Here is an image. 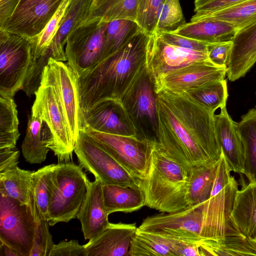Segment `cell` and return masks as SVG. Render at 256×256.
<instances>
[{"mask_svg": "<svg viewBox=\"0 0 256 256\" xmlns=\"http://www.w3.org/2000/svg\"><path fill=\"white\" fill-rule=\"evenodd\" d=\"M158 118L156 142L172 159L190 170L216 164L222 153L214 112L187 92H156Z\"/></svg>", "mask_w": 256, "mask_h": 256, "instance_id": "6da1fadb", "label": "cell"}, {"mask_svg": "<svg viewBox=\"0 0 256 256\" xmlns=\"http://www.w3.org/2000/svg\"><path fill=\"white\" fill-rule=\"evenodd\" d=\"M150 36L140 30L116 51L78 76L82 112L106 99L121 100L146 70Z\"/></svg>", "mask_w": 256, "mask_h": 256, "instance_id": "7a4b0ae2", "label": "cell"}, {"mask_svg": "<svg viewBox=\"0 0 256 256\" xmlns=\"http://www.w3.org/2000/svg\"><path fill=\"white\" fill-rule=\"evenodd\" d=\"M190 170L168 156L153 142L146 177L138 179L145 206L161 212H174L190 206L188 198Z\"/></svg>", "mask_w": 256, "mask_h": 256, "instance_id": "3957f363", "label": "cell"}, {"mask_svg": "<svg viewBox=\"0 0 256 256\" xmlns=\"http://www.w3.org/2000/svg\"><path fill=\"white\" fill-rule=\"evenodd\" d=\"M88 180L80 165L71 162L55 164L47 218L50 226L68 222L76 218L87 192Z\"/></svg>", "mask_w": 256, "mask_h": 256, "instance_id": "277c9868", "label": "cell"}, {"mask_svg": "<svg viewBox=\"0 0 256 256\" xmlns=\"http://www.w3.org/2000/svg\"><path fill=\"white\" fill-rule=\"evenodd\" d=\"M222 153L212 190L204 203L201 239L218 240L224 238L238 190V184Z\"/></svg>", "mask_w": 256, "mask_h": 256, "instance_id": "5b68a950", "label": "cell"}, {"mask_svg": "<svg viewBox=\"0 0 256 256\" xmlns=\"http://www.w3.org/2000/svg\"><path fill=\"white\" fill-rule=\"evenodd\" d=\"M34 95L31 114L44 121L49 127L52 136L50 149L58 162H70L75 144L60 100L44 68L40 86Z\"/></svg>", "mask_w": 256, "mask_h": 256, "instance_id": "8992f818", "label": "cell"}, {"mask_svg": "<svg viewBox=\"0 0 256 256\" xmlns=\"http://www.w3.org/2000/svg\"><path fill=\"white\" fill-rule=\"evenodd\" d=\"M34 56L30 39L0 29V96L22 90Z\"/></svg>", "mask_w": 256, "mask_h": 256, "instance_id": "52a82bcc", "label": "cell"}, {"mask_svg": "<svg viewBox=\"0 0 256 256\" xmlns=\"http://www.w3.org/2000/svg\"><path fill=\"white\" fill-rule=\"evenodd\" d=\"M107 22L90 18L68 36L65 54L68 64L78 76L104 58Z\"/></svg>", "mask_w": 256, "mask_h": 256, "instance_id": "ba28073f", "label": "cell"}, {"mask_svg": "<svg viewBox=\"0 0 256 256\" xmlns=\"http://www.w3.org/2000/svg\"><path fill=\"white\" fill-rule=\"evenodd\" d=\"M74 152L80 166L92 174L102 184L138 186V179L82 129L79 132Z\"/></svg>", "mask_w": 256, "mask_h": 256, "instance_id": "9c48e42d", "label": "cell"}, {"mask_svg": "<svg viewBox=\"0 0 256 256\" xmlns=\"http://www.w3.org/2000/svg\"><path fill=\"white\" fill-rule=\"evenodd\" d=\"M38 222L29 204L0 192V242L19 256H30Z\"/></svg>", "mask_w": 256, "mask_h": 256, "instance_id": "30bf717a", "label": "cell"}, {"mask_svg": "<svg viewBox=\"0 0 256 256\" xmlns=\"http://www.w3.org/2000/svg\"><path fill=\"white\" fill-rule=\"evenodd\" d=\"M121 100L136 128L137 136L156 141L158 118L154 84L146 69Z\"/></svg>", "mask_w": 256, "mask_h": 256, "instance_id": "8fae6325", "label": "cell"}, {"mask_svg": "<svg viewBox=\"0 0 256 256\" xmlns=\"http://www.w3.org/2000/svg\"><path fill=\"white\" fill-rule=\"evenodd\" d=\"M203 206L204 203L148 216L137 228L168 240L196 243L201 239Z\"/></svg>", "mask_w": 256, "mask_h": 256, "instance_id": "7c38bea8", "label": "cell"}, {"mask_svg": "<svg viewBox=\"0 0 256 256\" xmlns=\"http://www.w3.org/2000/svg\"><path fill=\"white\" fill-rule=\"evenodd\" d=\"M82 130L97 141L134 178L142 180L146 177L154 141L137 136L112 134L87 128Z\"/></svg>", "mask_w": 256, "mask_h": 256, "instance_id": "4fadbf2b", "label": "cell"}, {"mask_svg": "<svg viewBox=\"0 0 256 256\" xmlns=\"http://www.w3.org/2000/svg\"><path fill=\"white\" fill-rule=\"evenodd\" d=\"M62 104L74 144L82 128V111L80 107L78 76L64 62L50 58L44 68Z\"/></svg>", "mask_w": 256, "mask_h": 256, "instance_id": "5bb4252c", "label": "cell"}, {"mask_svg": "<svg viewBox=\"0 0 256 256\" xmlns=\"http://www.w3.org/2000/svg\"><path fill=\"white\" fill-rule=\"evenodd\" d=\"M207 52L193 50L169 44L156 34L150 36L146 69L154 82L172 70L197 61L208 60Z\"/></svg>", "mask_w": 256, "mask_h": 256, "instance_id": "9a60e30c", "label": "cell"}, {"mask_svg": "<svg viewBox=\"0 0 256 256\" xmlns=\"http://www.w3.org/2000/svg\"><path fill=\"white\" fill-rule=\"evenodd\" d=\"M64 0H19L0 29L32 39L38 36Z\"/></svg>", "mask_w": 256, "mask_h": 256, "instance_id": "2e32d148", "label": "cell"}, {"mask_svg": "<svg viewBox=\"0 0 256 256\" xmlns=\"http://www.w3.org/2000/svg\"><path fill=\"white\" fill-rule=\"evenodd\" d=\"M226 68L209 60L197 61L170 72L154 82L155 92L162 89L182 93L208 82L224 80Z\"/></svg>", "mask_w": 256, "mask_h": 256, "instance_id": "e0dca14e", "label": "cell"}, {"mask_svg": "<svg viewBox=\"0 0 256 256\" xmlns=\"http://www.w3.org/2000/svg\"><path fill=\"white\" fill-rule=\"evenodd\" d=\"M82 112V129L87 128L124 136H137L134 124L120 100H103Z\"/></svg>", "mask_w": 256, "mask_h": 256, "instance_id": "ac0fdd59", "label": "cell"}, {"mask_svg": "<svg viewBox=\"0 0 256 256\" xmlns=\"http://www.w3.org/2000/svg\"><path fill=\"white\" fill-rule=\"evenodd\" d=\"M135 224L110 222L97 236L84 245L88 256H130Z\"/></svg>", "mask_w": 256, "mask_h": 256, "instance_id": "d6986e66", "label": "cell"}, {"mask_svg": "<svg viewBox=\"0 0 256 256\" xmlns=\"http://www.w3.org/2000/svg\"><path fill=\"white\" fill-rule=\"evenodd\" d=\"M108 215L104 204L102 183L96 178L93 182L88 180L87 192L76 216L85 240L96 238L106 228L110 223Z\"/></svg>", "mask_w": 256, "mask_h": 256, "instance_id": "ffe728a7", "label": "cell"}, {"mask_svg": "<svg viewBox=\"0 0 256 256\" xmlns=\"http://www.w3.org/2000/svg\"><path fill=\"white\" fill-rule=\"evenodd\" d=\"M214 116L218 139L232 171L244 174L245 152L238 123L228 114L226 106Z\"/></svg>", "mask_w": 256, "mask_h": 256, "instance_id": "44dd1931", "label": "cell"}, {"mask_svg": "<svg viewBox=\"0 0 256 256\" xmlns=\"http://www.w3.org/2000/svg\"><path fill=\"white\" fill-rule=\"evenodd\" d=\"M256 62V21L238 32L226 66L230 81L243 76Z\"/></svg>", "mask_w": 256, "mask_h": 256, "instance_id": "7402d4cb", "label": "cell"}, {"mask_svg": "<svg viewBox=\"0 0 256 256\" xmlns=\"http://www.w3.org/2000/svg\"><path fill=\"white\" fill-rule=\"evenodd\" d=\"M94 0H70L60 26L50 44L46 49L52 58L67 60L64 46L68 36L90 18Z\"/></svg>", "mask_w": 256, "mask_h": 256, "instance_id": "603a6c76", "label": "cell"}, {"mask_svg": "<svg viewBox=\"0 0 256 256\" xmlns=\"http://www.w3.org/2000/svg\"><path fill=\"white\" fill-rule=\"evenodd\" d=\"M198 244L201 256H256V241L241 233L232 219L224 238L200 239Z\"/></svg>", "mask_w": 256, "mask_h": 256, "instance_id": "cb8c5ba5", "label": "cell"}, {"mask_svg": "<svg viewBox=\"0 0 256 256\" xmlns=\"http://www.w3.org/2000/svg\"><path fill=\"white\" fill-rule=\"evenodd\" d=\"M238 32L228 22L206 18L186 23L173 33L209 44L232 41Z\"/></svg>", "mask_w": 256, "mask_h": 256, "instance_id": "d4e9b609", "label": "cell"}, {"mask_svg": "<svg viewBox=\"0 0 256 256\" xmlns=\"http://www.w3.org/2000/svg\"><path fill=\"white\" fill-rule=\"evenodd\" d=\"M52 136L48 124L38 118L30 116L22 150L26 162L38 164L44 162L50 150Z\"/></svg>", "mask_w": 256, "mask_h": 256, "instance_id": "484cf974", "label": "cell"}, {"mask_svg": "<svg viewBox=\"0 0 256 256\" xmlns=\"http://www.w3.org/2000/svg\"><path fill=\"white\" fill-rule=\"evenodd\" d=\"M230 218L241 233L256 241V183L238 190Z\"/></svg>", "mask_w": 256, "mask_h": 256, "instance_id": "4316f807", "label": "cell"}, {"mask_svg": "<svg viewBox=\"0 0 256 256\" xmlns=\"http://www.w3.org/2000/svg\"><path fill=\"white\" fill-rule=\"evenodd\" d=\"M102 191L104 204L109 214L117 212H131L145 206L144 196L139 186L102 184Z\"/></svg>", "mask_w": 256, "mask_h": 256, "instance_id": "83f0119b", "label": "cell"}, {"mask_svg": "<svg viewBox=\"0 0 256 256\" xmlns=\"http://www.w3.org/2000/svg\"><path fill=\"white\" fill-rule=\"evenodd\" d=\"M55 164L45 166L33 174L30 204L36 220H47L50 201L52 175Z\"/></svg>", "mask_w": 256, "mask_h": 256, "instance_id": "f1b7e54d", "label": "cell"}, {"mask_svg": "<svg viewBox=\"0 0 256 256\" xmlns=\"http://www.w3.org/2000/svg\"><path fill=\"white\" fill-rule=\"evenodd\" d=\"M237 128L245 152L244 174L250 183H256V108L242 116Z\"/></svg>", "mask_w": 256, "mask_h": 256, "instance_id": "f546056e", "label": "cell"}, {"mask_svg": "<svg viewBox=\"0 0 256 256\" xmlns=\"http://www.w3.org/2000/svg\"><path fill=\"white\" fill-rule=\"evenodd\" d=\"M34 171L16 167L0 172V192L20 202L30 203V194Z\"/></svg>", "mask_w": 256, "mask_h": 256, "instance_id": "4dcf8cb0", "label": "cell"}, {"mask_svg": "<svg viewBox=\"0 0 256 256\" xmlns=\"http://www.w3.org/2000/svg\"><path fill=\"white\" fill-rule=\"evenodd\" d=\"M218 163L201 166L190 170L188 198L190 206L203 204L208 198L214 181Z\"/></svg>", "mask_w": 256, "mask_h": 256, "instance_id": "1f68e13d", "label": "cell"}, {"mask_svg": "<svg viewBox=\"0 0 256 256\" xmlns=\"http://www.w3.org/2000/svg\"><path fill=\"white\" fill-rule=\"evenodd\" d=\"M206 18L216 19L233 25L238 31L256 21V0H246L213 13L193 16L190 21Z\"/></svg>", "mask_w": 256, "mask_h": 256, "instance_id": "d6a6232c", "label": "cell"}, {"mask_svg": "<svg viewBox=\"0 0 256 256\" xmlns=\"http://www.w3.org/2000/svg\"><path fill=\"white\" fill-rule=\"evenodd\" d=\"M18 124L12 98L0 96V149L16 148L20 136Z\"/></svg>", "mask_w": 256, "mask_h": 256, "instance_id": "836d02e7", "label": "cell"}, {"mask_svg": "<svg viewBox=\"0 0 256 256\" xmlns=\"http://www.w3.org/2000/svg\"><path fill=\"white\" fill-rule=\"evenodd\" d=\"M174 256L168 240L137 230L132 238L130 256Z\"/></svg>", "mask_w": 256, "mask_h": 256, "instance_id": "e575fe53", "label": "cell"}, {"mask_svg": "<svg viewBox=\"0 0 256 256\" xmlns=\"http://www.w3.org/2000/svg\"><path fill=\"white\" fill-rule=\"evenodd\" d=\"M198 103L215 112L226 106L228 98L226 80L224 79L206 83L186 92Z\"/></svg>", "mask_w": 256, "mask_h": 256, "instance_id": "d590c367", "label": "cell"}, {"mask_svg": "<svg viewBox=\"0 0 256 256\" xmlns=\"http://www.w3.org/2000/svg\"><path fill=\"white\" fill-rule=\"evenodd\" d=\"M140 30L134 20H120L108 22L104 58L121 48Z\"/></svg>", "mask_w": 256, "mask_h": 256, "instance_id": "8d00e7d4", "label": "cell"}, {"mask_svg": "<svg viewBox=\"0 0 256 256\" xmlns=\"http://www.w3.org/2000/svg\"><path fill=\"white\" fill-rule=\"evenodd\" d=\"M185 24L180 0H165L158 12L154 34L174 32Z\"/></svg>", "mask_w": 256, "mask_h": 256, "instance_id": "74e56055", "label": "cell"}, {"mask_svg": "<svg viewBox=\"0 0 256 256\" xmlns=\"http://www.w3.org/2000/svg\"><path fill=\"white\" fill-rule=\"evenodd\" d=\"M70 1L64 0L42 31L38 36L30 40L33 46L34 58L39 56L50 44L59 29Z\"/></svg>", "mask_w": 256, "mask_h": 256, "instance_id": "f35d334b", "label": "cell"}, {"mask_svg": "<svg viewBox=\"0 0 256 256\" xmlns=\"http://www.w3.org/2000/svg\"><path fill=\"white\" fill-rule=\"evenodd\" d=\"M165 0H139L136 22L140 28L150 36L154 34L158 10Z\"/></svg>", "mask_w": 256, "mask_h": 256, "instance_id": "ab89813d", "label": "cell"}, {"mask_svg": "<svg viewBox=\"0 0 256 256\" xmlns=\"http://www.w3.org/2000/svg\"><path fill=\"white\" fill-rule=\"evenodd\" d=\"M47 220H42L38 224L34 234L30 256H50L55 244L49 230Z\"/></svg>", "mask_w": 256, "mask_h": 256, "instance_id": "60d3db41", "label": "cell"}, {"mask_svg": "<svg viewBox=\"0 0 256 256\" xmlns=\"http://www.w3.org/2000/svg\"><path fill=\"white\" fill-rule=\"evenodd\" d=\"M232 47V41L208 44V60L216 66L226 68Z\"/></svg>", "mask_w": 256, "mask_h": 256, "instance_id": "b9f144b4", "label": "cell"}, {"mask_svg": "<svg viewBox=\"0 0 256 256\" xmlns=\"http://www.w3.org/2000/svg\"><path fill=\"white\" fill-rule=\"evenodd\" d=\"M246 0H194V16L209 14L237 4Z\"/></svg>", "mask_w": 256, "mask_h": 256, "instance_id": "7bdbcfd3", "label": "cell"}, {"mask_svg": "<svg viewBox=\"0 0 256 256\" xmlns=\"http://www.w3.org/2000/svg\"><path fill=\"white\" fill-rule=\"evenodd\" d=\"M158 34L169 44L193 50L207 52V44L173 32H162Z\"/></svg>", "mask_w": 256, "mask_h": 256, "instance_id": "ee69618b", "label": "cell"}, {"mask_svg": "<svg viewBox=\"0 0 256 256\" xmlns=\"http://www.w3.org/2000/svg\"><path fill=\"white\" fill-rule=\"evenodd\" d=\"M88 256L84 245H80L77 240H62L54 244L50 256Z\"/></svg>", "mask_w": 256, "mask_h": 256, "instance_id": "f6af8a7d", "label": "cell"}, {"mask_svg": "<svg viewBox=\"0 0 256 256\" xmlns=\"http://www.w3.org/2000/svg\"><path fill=\"white\" fill-rule=\"evenodd\" d=\"M128 0H94L90 18L120 9L126 4Z\"/></svg>", "mask_w": 256, "mask_h": 256, "instance_id": "bcb514c9", "label": "cell"}, {"mask_svg": "<svg viewBox=\"0 0 256 256\" xmlns=\"http://www.w3.org/2000/svg\"><path fill=\"white\" fill-rule=\"evenodd\" d=\"M20 150L16 147L0 149V172L18 166Z\"/></svg>", "mask_w": 256, "mask_h": 256, "instance_id": "7dc6e473", "label": "cell"}, {"mask_svg": "<svg viewBox=\"0 0 256 256\" xmlns=\"http://www.w3.org/2000/svg\"><path fill=\"white\" fill-rule=\"evenodd\" d=\"M168 240L174 256H201L198 242L190 243Z\"/></svg>", "mask_w": 256, "mask_h": 256, "instance_id": "c3c4849f", "label": "cell"}, {"mask_svg": "<svg viewBox=\"0 0 256 256\" xmlns=\"http://www.w3.org/2000/svg\"><path fill=\"white\" fill-rule=\"evenodd\" d=\"M19 0H0V28L14 12Z\"/></svg>", "mask_w": 256, "mask_h": 256, "instance_id": "681fc988", "label": "cell"}, {"mask_svg": "<svg viewBox=\"0 0 256 256\" xmlns=\"http://www.w3.org/2000/svg\"><path fill=\"white\" fill-rule=\"evenodd\" d=\"M0 256H19L12 248L0 242Z\"/></svg>", "mask_w": 256, "mask_h": 256, "instance_id": "f907efd6", "label": "cell"}, {"mask_svg": "<svg viewBox=\"0 0 256 256\" xmlns=\"http://www.w3.org/2000/svg\"></svg>", "mask_w": 256, "mask_h": 256, "instance_id": "816d5d0a", "label": "cell"}]
</instances>
